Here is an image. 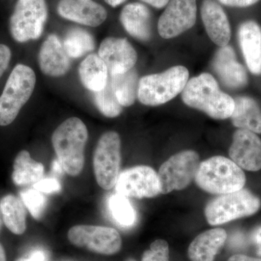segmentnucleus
Here are the masks:
<instances>
[{
    "label": "nucleus",
    "instance_id": "c85d7f7f",
    "mask_svg": "<svg viewBox=\"0 0 261 261\" xmlns=\"http://www.w3.org/2000/svg\"><path fill=\"white\" fill-rule=\"evenodd\" d=\"M94 93V104L102 115L108 118H116L121 114L123 106L117 99L109 76L105 88Z\"/></svg>",
    "mask_w": 261,
    "mask_h": 261
},
{
    "label": "nucleus",
    "instance_id": "2eb2a0df",
    "mask_svg": "<svg viewBox=\"0 0 261 261\" xmlns=\"http://www.w3.org/2000/svg\"><path fill=\"white\" fill-rule=\"evenodd\" d=\"M58 12L62 18L90 27H99L108 17L102 5L92 0H61Z\"/></svg>",
    "mask_w": 261,
    "mask_h": 261
},
{
    "label": "nucleus",
    "instance_id": "6e6552de",
    "mask_svg": "<svg viewBox=\"0 0 261 261\" xmlns=\"http://www.w3.org/2000/svg\"><path fill=\"white\" fill-rule=\"evenodd\" d=\"M121 139L116 132L103 134L94 150V176L99 186L110 190L116 186L121 171Z\"/></svg>",
    "mask_w": 261,
    "mask_h": 261
},
{
    "label": "nucleus",
    "instance_id": "423d86ee",
    "mask_svg": "<svg viewBox=\"0 0 261 261\" xmlns=\"http://www.w3.org/2000/svg\"><path fill=\"white\" fill-rule=\"evenodd\" d=\"M260 200L245 189L220 195L207 204L205 215L212 226L224 224L233 220L251 216L260 207Z\"/></svg>",
    "mask_w": 261,
    "mask_h": 261
},
{
    "label": "nucleus",
    "instance_id": "58836bf2",
    "mask_svg": "<svg viewBox=\"0 0 261 261\" xmlns=\"http://www.w3.org/2000/svg\"><path fill=\"white\" fill-rule=\"evenodd\" d=\"M53 168L57 173H62L63 171H64L63 167H62L61 163L59 162L58 159L56 160L53 163Z\"/></svg>",
    "mask_w": 261,
    "mask_h": 261
},
{
    "label": "nucleus",
    "instance_id": "7c9ffc66",
    "mask_svg": "<svg viewBox=\"0 0 261 261\" xmlns=\"http://www.w3.org/2000/svg\"><path fill=\"white\" fill-rule=\"evenodd\" d=\"M169 246L166 240H157L144 252L142 261H169Z\"/></svg>",
    "mask_w": 261,
    "mask_h": 261
},
{
    "label": "nucleus",
    "instance_id": "1a4fd4ad",
    "mask_svg": "<svg viewBox=\"0 0 261 261\" xmlns=\"http://www.w3.org/2000/svg\"><path fill=\"white\" fill-rule=\"evenodd\" d=\"M200 163V156L193 150L182 151L171 156L161 165L158 173L161 194L188 187L195 179Z\"/></svg>",
    "mask_w": 261,
    "mask_h": 261
},
{
    "label": "nucleus",
    "instance_id": "bb28decb",
    "mask_svg": "<svg viewBox=\"0 0 261 261\" xmlns=\"http://www.w3.org/2000/svg\"><path fill=\"white\" fill-rule=\"evenodd\" d=\"M63 47L68 56L79 58L94 50V38L88 32L80 28L70 29L65 36Z\"/></svg>",
    "mask_w": 261,
    "mask_h": 261
},
{
    "label": "nucleus",
    "instance_id": "412c9836",
    "mask_svg": "<svg viewBox=\"0 0 261 261\" xmlns=\"http://www.w3.org/2000/svg\"><path fill=\"white\" fill-rule=\"evenodd\" d=\"M226 239V231L221 228H212L200 233L189 246V258L191 261H214Z\"/></svg>",
    "mask_w": 261,
    "mask_h": 261
},
{
    "label": "nucleus",
    "instance_id": "4be33fe9",
    "mask_svg": "<svg viewBox=\"0 0 261 261\" xmlns=\"http://www.w3.org/2000/svg\"><path fill=\"white\" fill-rule=\"evenodd\" d=\"M233 100L234 108L230 117L233 126L260 134L261 111L257 102L246 96L237 97Z\"/></svg>",
    "mask_w": 261,
    "mask_h": 261
},
{
    "label": "nucleus",
    "instance_id": "f3484780",
    "mask_svg": "<svg viewBox=\"0 0 261 261\" xmlns=\"http://www.w3.org/2000/svg\"><path fill=\"white\" fill-rule=\"evenodd\" d=\"M201 18L207 35L219 47L228 45L231 27L222 7L214 0H204L201 5Z\"/></svg>",
    "mask_w": 261,
    "mask_h": 261
},
{
    "label": "nucleus",
    "instance_id": "c03bdc74",
    "mask_svg": "<svg viewBox=\"0 0 261 261\" xmlns=\"http://www.w3.org/2000/svg\"><path fill=\"white\" fill-rule=\"evenodd\" d=\"M126 261H137V260H135V259L128 258V259H127V260Z\"/></svg>",
    "mask_w": 261,
    "mask_h": 261
},
{
    "label": "nucleus",
    "instance_id": "a211bd4d",
    "mask_svg": "<svg viewBox=\"0 0 261 261\" xmlns=\"http://www.w3.org/2000/svg\"><path fill=\"white\" fill-rule=\"evenodd\" d=\"M38 61L42 73L49 76H63L70 69V57L59 38L55 34L49 35L43 42Z\"/></svg>",
    "mask_w": 261,
    "mask_h": 261
},
{
    "label": "nucleus",
    "instance_id": "6ab92c4d",
    "mask_svg": "<svg viewBox=\"0 0 261 261\" xmlns=\"http://www.w3.org/2000/svg\"><path fill=\"white\" fill-rule=\"evenodd\" d=\"M238 39L247 68L261 74V28L254 20L243 22L238 29Z\"/></svg>",
    "mask_w": 261,
    "mask_h": 261
},
{
    "label": "nucleus",
    "instance_id": "a878e982",
    "mask_svg": "<svg viewBox=\"0 0 261 261\" xmlns=\"http://www.w3.org/2000/svg\"><path fill=\"white\" fill-rule=\"evenodd\" d=\"M113 90L118 102L123 107H128L135 103L138 92V75L135 69L122 74H109Z\"/></svg>",
    "mask_w": 261,
    "mask_h": 261
},
{
    "label": "nucleus",
    "instance_id": "7ed1b4c3",
    "mask_svg": "<svg viewBox=\"0 0 261 261\" xmlns=\"http://www.w3.org/2000/svg\"><path fill=\"white\" fill-rule=\"evenodd\" d=\"M195 180L204 191L220 195L242 190L246 178L242 168L231 160L214 156L200 163Z\"/></svg>",
    "mask_w": 261,
    "mask_h": 261
},
{
    "label": "nucleus",
    "instance_id": "aec40b11",
    "mask_svg": "<svg viewBox=\"0 0 261 261\" xmlns=\"http://www.w3.org/2000/svg\"><path fill=\"white\" fill-rule=\"evenodd\" d=\"M120 20L132 37L147 41L152 32V15L147 7L139 3H130L122 10Z\"/></svg>",
    "mask_w": 261,
    "mask_h": 261
},
{
    "label": "nucleus",
    "instance_id": "a19ab883",
    "mask_svg": "<svg viewBox=\"0 0 261 261\" xmlns=\"http://www.w3.org/2000/svg\"><path fill=\"white\" fill-rule=\"evenodd\" d=\"M15 261H33L31 260L30 258H29L28 257H19V258L17 259Z\"/></svg>",
    "mask_w": 261,
    "mask_h": 261
},
{
    "label": "nucleus",
    "instance_id": "9d476101",
    "mask_svg": "<svg viewBox=\"0 0 261 261\" xmlns=\"http://www.w3.org/2000/svg\"><path fill=\"white\" fill-rule=\"evenodd\" d=\"M68 238L74 246L101 255H114L122 247L120 233L107 226L76 225L70 228Z\"/></svg>",
    "mask_w": 261,
    "mask_h": 261
},
{
    "label": "nucleus",
    "instance_id": "4468645a",
    "mask_svg": "<svg viewBox=\"0 0 261 261\" xmlns=\"http://www.w3.org/2000/svg\"><path fill=\"white\" fill-rule=\"evenodd\" d=\"M231 161L249 171L261 169V140L255 133L239 128L233 136L229 148Z\"/></svg>",
    "mask_w": 261,
    "mask_h": 261
},
{
    "label": "nucleus",
    "instance_id": "79ce46f5",
    "mask_svg": "<svg viewBox=\"0 0 261 261\" xmlns=\"http://www.w3.org/2000/svg\"><path fill=\"white\" fill-rule=\"evenodd\" d=\"M3 216H2L1 206H0V231L2 229V226H3Z\"/></svg>",
    "mask_w": 261,
    "mask_h": 261
},
{
    "label": "nucleus",
    "instance_id": "72a5a7b5",
    "mask_svg": "<svg viewBox=\"0 0 261 261\" xmlns=\"http://www.w3.org/2000/svg\"><path fill=\"white\" fill-rule=\"evenodd\" d=\"M223 5L233 8H247L256 4L260 0H219Z\"/></svg>",
    "mask_w": 261,
    "mask_h": 261
},
{
    "label": "nucleus",
    "instance_id": "ea45409f",
    "mask_svg": "<svg viewBox=\"0 0 261 261\" xmlns=\"http://www.w3.org/2000/svg\"><path fill=\"white\" fill-rule=\"evenodd\" d=\"M0 261H7L4 247L0 244Z\"/></svg>",
    "mask_w": 261,
    "mask_h": 261
},
{
    "label": "nucleus",
    "instance_id": "c756f323",
    "mask_svg": "<svg viewBox=\"0 0 261 261\" xmlns=\"http://www.w3.org/2000/svg\"><path fill=\"white\" fill-rule=\"evenodd\" d=\"M20 196L33 217L37 220L40 219L47 205V198L44 193L33 188L23 190L20 192Z\"/></svg>",
    "mask_w": 261,
    "mask_h": 261
},
{
    "label": "nucleus",
    "instance_id": "cd10ccee",
    "mask_svg": "<svg viewBox=\"0 0 261 261\" xmlns=\"http://www.w3.org/2000/svg\"><path fill=\"white\" fill-rule=\"evenodd\" d=\"M108 207L113 219L118 224L123 227H129L135 224V209L125 196L114 194L110 197Z\"/></svg>",
    "mask_w": 261,
    "mask_h": 261
},
{
    "label": "nucleus",
    "instance_id": "39448f33",
    "mask_svg": "<svg viewBox=\"0 0 261 261\" xmlns=\"http://www.w3.org/2000/svg\"><path fill=\"white\" fill-rule=\"evenodd\" d=\"M35 84V73L30 67L23 64L15 67L0 96V126H8L14 121L32 95Z\"/></svg>",
    "mask_w": 261,
    "mask_h": 261
},
{
    "label": "nucleus",
    "instance_id": "dca6fc26",
    "mask_svg": "<svg viewBox=\"0 0 261 261\" xmlns=\"http://www.w3.org/2000/svg\"><path fill=\"white\" fill-rule=\"evenodd\" d=\"M213 66L220 80L228 88L240 89L247 85L248 79L246 70L237 61L234 51L230 46L218 49Z\"/></svg>",
    "mask_w": 261,
    "mask_h": 261
},
{
    "label": "nucleus",
    "instance_id": "f257e3e1",
    "mask_svg": "<svg viewBox=\"0 0 261 261\" xmlns=\"http://www.w3.org/2000/svg\"><path fill=\"white\" fill-rule=\"evenodd\" d=\"M181 93L182 100L187 106L214 119H226L232 114L234 100L220 89L217 82L209 73H202L188 81Z\"/></svg>",
    "mask_w": 261,
    "mask_h": 261
},
{
    "label": "nucleus",
    "instance_id": "20e7f679",
    "mask_svg": "<svg viewBox=\"0 0 261 261\" xmlns=\"http://www.w3.org/2000/svg\"><path fill=\"white\" fill-rule=\"evenodd\" d=\"M189 75L187 68L177 65L163 73L145 75L139 82L137 97L145 106L165 104L182 92L188 82Z\"/></svg>",
    "mask_w": 261,
    "mask_h": 261
},
{
    "label": "nucleus",
    "instance_id": "ddd939ff",
    "mask_svg": "<svg viewBox=\"0 0 261 261\" xmlns=\"http://www.w3.org/2000/svg\"><path fill=\"white\" fill-rule=\"evenodd\" d=\"M99 56L107 66L109 74H122L133 69L137 54L126 39L108 37L101 43Z\"/></svg>",
    "mask_w": 261,
    "mask_h": 261
},
{
    "label": "nucleus",
    "instance_id": "473e14b6",
    "mask_svg": "<svg viewBox=\"0 0 261 261\" xmlns=\"http://www.w3.org/2000/svg\"><path fill=\"white\" fill-rule=\"evenodd\" d=\"M11 59V51L8 46L0 44V78L9 65Z\"/></svg>",
    "mask_w": 261,
    "mask_h": 261
},
{
    "label": "nucleus",
    "instance_id": "5701e85b",
    "mask_svg": "<svg viewBox=\"0 0 261 261\" xmlns=\"http://www.w3.org/2000/svg\"><path fill=\"white\" fill-rule=\"evenodd\" d=\"M79 73L84 87L93 92L104 89L109 76L107 66L95 54L89 55L82 62Z\"/></svg>",
    "mask_w": 261,
    "mask_h": 261
},
{
    "label": "nucleus",
    "instance_id": "393cba45",
    "mask_svg": "<svg viewBox=\"0 0 261 261\" xmlns=\"http://www.w3.org/2000/svg\"><path fill=\"white\" fill-rule=\"evenodd\" d=\"M0 206L7 228L15 234H23L27 229V211L21 199L13 195H5Z\"/></svg>",
    "mask_w": 261,
    "mask_h": 261
},
{
    "label": "nucleus",
    "instance_id": "4c0bfd02",
    "mask_svg": "<svg viewBox=\"0 0 261 261\" xmlns=\"http://www.w3.org/2000/svg\"><path fill=\"white\" fill-rule=\"evenodd\" d=\"M105 1L110 6L113 7V8H116V7L123 4L126 0H105Z\"/></svg>",
    "mask_w": 261,
    "mask_h": 261
},
{
    "label": "nucleus",
    "instance_id": "9b49d317",
    "mask_svg": "<svg viewBox=\"0 0 261 261\" xmlns=\"http://www.w3.org/2000/svg\"><path fill=\"white\" fill-rule=\"evenodd\" d=\"M116 193L126 197L150 198L161 194L158 173L147 166H137L120 173Z\"/></svg>",
    "mask_w": 261,
    "mask_h": 261
},
{
    "label": "nucleus",
    "instance_id": "37998d69",
    "mask_svg": "<svg viewBox=\"0 0 261 261\" xmlns=\"http://www.w3.org/2000/svg\"><path fill=\"white\" fill-rule=\"evenodd\" d=\"M257 255L261 256V245H258V249H257Z\"/></svg>",
    "mask_w": 261,
    "mask_h": 261
},
{
    "label": "nucleus",
    "instance_id": "2f4dec72",
    "mask_svg": "<svg viewBox=\"0 0 261 261\" xmlns=\"http://www.w3.org/2000/svg\"><path fill=\"white\" fill-rule=\"evenodd\" d=\"M33 188L43 193H53L61 191V185L56 178H42L33 185Z\"/></svg>",
    "mask_w": 261,
    "mask_h": 261
},
{
    "label": "nucleus",
    "instance_id": "c9c22d12",
    "mask_svg": "<svg viewBox=\"0 0 261 261\" xmlns=\"http://www.w3.org/2000/svg\"><path fill=\"white\" fill-rule=\"evenodd\" d=\"M227 261H261V258H255L245 255H234L230 257Z\"/></svg>",
    "mask_w": 261,
    "mask_h": 261
},
{
    "label": "nucleus",
    "instance_id": "f8f14e48",
    "mask_svg": "<svg viewBox=\"0 0 261 261\" xmlns=\"http://www.w3.org/2000/svg\"><path fill=\"white\" fill-rule=\"evenodd\" d=\"M197 19L196 0H170L158 29L163 39H172L192 28Z\"/></svg>",
    "mask_w": 261,
    "mask_h": 261
},
{
    "label": "nucleus",
    "instance_id": "f03ea898",
    "mask_svg": "<svg viewBox=\"0 0 261 261\" xmlns=\"http://www.w3.org/2000/svg\"><path fill=\"white\" fill-rule=\"evenodd\" d=\"M88 130L80 118L65 120L53 132L51 142L63 170L71 176L82 173L84 166V149Z\"/></svg>",
    "mask_w": 261,
    "mask_h": 261
},
{
    "label": "nucleus",
    "instance_id": "0eeeda50",
    "mask_svg": "<svg viewBox=\"0 0 261 261\" xmlns=\"http://www.w3.org/2000/svg\"><path fill=\"white\" fill-rule=\"evenodd\" d=\"M45 0H18L10 19V32L16 42L36 40L42 36L47 22Z\"/></svg>",
    "mask_w": 261,
    "mask_h": 261
},
{
    "label": "nucleus",
    "instance_id": "e433bc0d",
    "mask_svg": "<svg viewBox=\"0 0 261 261\" xmlns=\"http://www.w3.org/2000/svg\"><path fill=\"white\" fill-rule=\"evenodd\" d=\"M252 240L256 245H261V226L254 230L252 233Z\"/></svg>",
    "mask_w": 261,
    "mask_h": 261
},
{
    "label": "nucleus",
    "instance_id": "f704fd0d",
    "mask_svg": "<svg viewBox=\"0 0 261 261\" xmlns=\"http://www.w3.org/2000/svg\"><path fill=\"white\" fill-rule=\"evenodd\" d=\"M141 1L151 5V6L154 7V8L161 9V8L166 7L168 4V3H169L170 0H141Z\"/></svg>",
    "mask_w": 261,
    "mask_h": 261
},
{
    "label": "nucleus",
    "instance_id": "b1692460",
    "mask_svg": "<svg viewBox=\"0 0 261 261\" xmlns=\"http://www.w3.org/2000/svg\"><path fill=\"white\" fill-rule=\"evenodd\" d=\"M44 168L42 163L32 159L28 151L22 150L15 157L13 163L12 179L15 185L30 186L44 177Z\"/></svg>",
    "mask_w": 261,
    "mask_h": 261
}]
</instances>
